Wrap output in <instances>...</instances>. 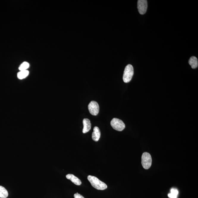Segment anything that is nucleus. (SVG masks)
Here are the masks:
<instances>
[{
	"label": "nucleus",
	"instance_id": "obj_6",
	"mask_svg": "<svg viewBox=\"0 0 198 198\" xmlns=\"http://www.w3.org/2000/svg\"><path fill=\"white\" fill-rule=\"evenodd\" d=\"M147 2L146 0H138L137 8L138 12L141 15H144L147 12Z\"/></svg>",
	"mask_w": 198,
	"mask_h": 198
},
{
	"label": "nucleus",
	"instance_id": "obj_13",
	"mask_svg": "<svg viewBox=\"0 0 198 198\" xmlns=\"http://www.w3.org/2000/svg\"><path fill=\"white\" fill-rule=\"evenodd\" d=\"M178 191L175 188H172L171 190V193L168 194L169 197L170 198H177Z\"/></svg>",
	"mask_w": 198,
	"mask_h": 198
},
{
	"label": "nucleus",
	"instance_id": "obj_8",
	"mask_svg": "<svg viewBox=\"0 0 198 198\" xmlns=\"http://www.w3.org/2000/svg\"><path fill=\"white\" fill-rule=\"evenodd\" d=\"M83 133H86L89 132L91 128V123L90 120L88 119H84L83 120Z\"/></svg>",
	"mask_w": 198,
	"mask_h": 198
},
{
	"label": "nucleus",
	"instance_id": "obj_15",
	"mask_svg": "<svg viewBox=\"0 0 198 198\" xmlns=\"http://www.w3.org/2000/svg\"><path fill=\"white\" fill-rule=\"evenodd\" d=\"M74 197L75 198H85L82 195L78 194V193H75V194L74 195Z\"/></svg>",
	"mask_w": 198,
	"mask_h": 198
},
{
	"label": "nucleus",
	"instance_id": "obj_14",
	"mask_svg": "<svg viewBox=\"0 0 198 198\" xmlns=\"http://www.w3.org/2000/svg\"><path fill=\"white\" fill-rule=\"evenodd\" d=\"M29 65L28 63L26 62H23L21 64V65L19 67V70L20 71L26 70L28 67H29Z\"/></svg>",
	"mask_w": 198,
	"mask_h": 198
},
{
	"label": "nucleus",
	"instance_id": "obj_11",
	"mask_svg": "<svg viewBox=\"0 0 198 198\" xmlns=\"http://www.w3.org/2000/svg\"><path fill=\"white\" fill-rule=\"evenodd\" d=\"M8 196V192L4 187L0 186V198H6Z\"/></svg>",
	"mask_w": 198,
	"mask_h": 198
},
{
	"label": "nucleus",
	"instance_id": "obj_5",
	"mask_svg": "<svg viewBox=\"0 0 198 198\" xmlns=\"http://www.w3.org/2000/svg\"><path fill=\"white\" fill-rule=\"evenodd\" d=\"M89 112L92 115L96 116L98 114L100 110L98 103L95 101H92L88 105Z\"/></svg>",
	"mask_w": 198,
	"mask_h": 198
},
{
	"label": "nucleus",
	"instance_id": "obj_4",
	"mask_svg": "<svg viewBox=\"0 0 198 198\" xmlns=\"http://www.w3.org/2000/svg\"><path fill=\"white\" fill-rule=\"evenodd\" d=\"M111 126L114 130L119 131H122L125 128V123L122 120L115 118L111 120Z\"/></svg>",
	"mask_w": 198,
	"mask_h": 198
},
{
	"label": "nucleus",
	"instance_id": "obj_12",
	"mask_svg": "<svg viewBox=\"0 0 198 198\" xmlns=\"http://www.w3.org/2000/svg\"><path fill=\"white\" fill-rule=\"evenodd\" d=\"M29 73V71L27 70H22L19 72L17 74V77L19 79H23L28 76Z\"/></svg>",
	"mask_w": 198,
	"mask_h": 198
},
{
	"label": "nucleus",
	"instance_id": "obj_2",
	"mask_svg": "<svg viewBox=\"0 0 198 198\" xmlns=\"http://www.w3.org/2000/svg\"><path fill=\"white\" fill-rule=\"evenodd\" d=\"M134 71L133 68L131 64H128L125 67L124 70L123 80L124 82L127 83L131 81L133 78Z\"/></svg>",
	"mask_w": 198,
	"mask_h": 198
},
{
	"label": "nucleus",
	"instance_id": "obj_3",
	"mask_svg": "<svg viewBox=\"0 0 198 198\" xmlns=\"http://www.w3.org/2000/svg\"><path fill=\"white\" fill-rule=\"evenodd\" d=\"M152 157L147 152H144L142 156V164L143 168L146 169H149L151 166Z\"/></svg>",
	"mask_w": 198,
	"mask_h": 198
},
{
	"label": "nucleus",
	"instance_id": "obj_9",
	"mask_svg": "<svg viewBox=\"0 0 198 198\" xmlns=\"http://www.w3.org/2000/svg\"><path fill=\"white\" fill-rule=\"evenodd\" d=\"M100 129L97 126L94 127L92 135V139L95 142H97L100 139Z\"/></svg>",
	"mask_w": 198,
	"mask_h": 198
},
{
	"label": "nucleus",
	"instance_id": "obj_10",
	"mask_svg": "<svg viewBox=\"0 0 198 198\" xmlns=\"http://www.w3.org/2000/svg\"><path fill=\"white\" fill-rule=\"evenodd\" d=\"M188 63L191 66V68L196 69L198 66V61L197 58L195 56H191L188 61Z\"/></svg>",
	"mask_w": 198,
	"mask_h": 198
},
{
	"label": "nucleus",
	"instance_id": "obj_1",
	"mask_svg": "<svg viewBox=\"0 0 198 198\" xmlns=\"http://www.w3.org/2000/svg\"><path fill=\"white\" fill-rule=\"evenodd\" d=\"M88 180L90 182L92 187L98 190H104L107 188V185L97 177L92 175H89Z\"/></svg>",
	"mask_w": 198,
	"mask_h": 198
},
{
	"label": "nucleus",
	"instance_id": "obj_7",
	"mask_svg": "<svg viewBox=\"0 0 198 198\" xmlns=\"http://www.w3.org/2000/svg\"><path fill=\"white\" fill-rule=\"evenodd\" d=\"M66 177L68 180H71L72 182L76 185H81V182L79 179L74 175L72 174H68L66 176Z\"/></svg>",
	"mask_w": 198,
	"mask_h": 198
}]
</instances>
